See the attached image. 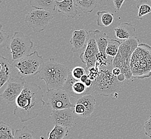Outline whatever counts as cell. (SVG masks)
I'll return each instance as SVG.
<instances>
[{"label":"cell","mask_w":151,"mask_h":139,"mask_svg":"<svg viewBox=\"0 0 151 139\" xmlns=\"http://www.w3.org/2000/svg\"><path fill=\"white\" fill-rule=\"evenodd\" d=\"M9 38V35L6 32L3 30L2 25H0V44L2 46L3 44L6 42Z\"/></svg>","instance_id":"4dcf8cb0"},{"label":"cell","mask_w":151,"mask_h":139,"mask_svg":"<svg viewBox=\"0 0 151 139\" xmlns=\"http://www.w3.org/2000/svg\"><path fill=\"white\" fill-rule=\"evenodd\" d=\"M88 40L87 46L84 52L79 56V58L81 62L86 64L87 70L95 67L96 62V57L99 53L98 47L96 44L94 36V31L90 30L88 31Z\"/></svg>","instance_id":"8fae6325"},{"label":"cell","mask_w":151,"mask_h":139,"mask_svg":"<svg viewBox=\"0 0 151 139\" xmlns=\"http://www.w3.org/2000/svg\"><path fill=\"white\" fill-rule=\"evenodd\" d=\"M113 1L114 4L115 9L118 11H120L122 5L125 0H113Z\"/></svg>","instance_id":"d6a6232c"},{"label":"cell","mask_w":151,"mask_h":139,"mask_svg":"<svg viewBox=\"0 0 151 139\" xmlns=\"http://www.w3.org/2000/svg\"><path fill=\"white\" fill-rule=\"evenodd\" d=\"M100 69V68L95 66L88 70V75H89V78L92 79L93 80H94L99 75Z\"/></svg>","instance_id":"f1b7e54d"},{"label":"cell","mask_w":151,"mask_h":139,"mask_svg":"<svg viewBox=\"0 0 151 139\" xmlns=\"http://www.w3.org/2000/svg\"><path fill=\"white\" fill-rule=\"evenodd\" d=\"M0 88L11 79L14 66L10 64L7 58L3 56L0 57Z\"/></svg>","instance_id":"2e32d148"},{"label":"cell","mask_w":151,"mask_h":139,"mask_svg":"<svg viewBox=\"0 0 151 139\" xmlns=\"http://www.w3.org/2000/svg\"><path fill=\"white\" fill-rule=\"evenodd\" d=\"M130 68L132 78L144 79L151 77V47L147 44H138L131 57Z\"/></svg>","instance_id":"277c9868"},{"label":"cell","mask_w":151,"mask_h":139,"mask_svg":"<svg viewBox=\"0 0 151 139\" xmlns=\"http://www.w3.org/2000/svg\"><path fill=\"white\" fill-rule=\"evenodd\" d=\"M88 32L85 29L75 30L73 33L72 37L70 39L71 44V52H79L84 50L87 46L88 40Z\"/></svg>","instance_id":"5bb4252c"},{"label":"cell","mask_w":151,"mask_h":139,"mask_svg":"<svg viewBox=\"0 0 151 139\" xmlns=\"http://www.w3.org/2000/svg\"><path fill=\"white\" fill-rule=\"evenodd\" d=\"M76 6L85 15L90 14L97 6L98 0H75Z\"/></svg>","instance_id":"44dd1931"},{"label":"cell","mask_w":151,"mask_h":139,"mask_svg":"<svg viewBox=\"0 0 151 139\" xmlns=\"http://www.w3.org/2000/svg\"><path fill=\"white\" fill-rule=\"evenodd\" d=\"M121 43L122 42L116 39H109L106 48V54L108 56L114 58L119 52Z\"/></svg>","instance_id":"d4e9b609"},{"label":"cell","mask_w":151,"mask_h":139,"mask_svg":"<svg viewBox=\"0 0 151 139\" xmlns=\"http://www.w3.org/2000/svg\"><path fill=\"white\" fill-rule=\"evenodd\" d=\"M62 88L67 92L70 97H73L74 99H78L82 96L93 93L91 88H87L84 83L76 80L71 75V71Z\"/></svg>","instance_id":"7c38bea8"},{"label":"cell","mask_w":151,"mask_h":139,"mask_svg":"<svg viewBox=\"0 0 151 139\" xmlns=\"http://www.w3.org/2000/svg\"><path fill=\"white\" fill-rule=\"evenodd\" d=\"M56 8L58 12L70 18H74L78 14L77 8L74 0H63L56 1Z\"/></svg>","instance_id":"9a60e30c"},{"label":"cell","mask_w":151,"mask_h":139,"mask_svg":"<svg viewBox=\"0 0 151 139\" xmlns=\"http://www.w3.org/2000/svg\"><path fill=\"white\" fill-rule=\"evenodd\" d=\"M76 103H81L85 107L86 111L83 116L84 118L90 117L95 110L96 99L91 94L85 95L78 99H75V103L73 104L75 105Z\"/></svg>","instance_id":"ac0fdd59"},{"label":"cell","mask_w":151,"mask_h":139,"mask_svg":"<svg viewBox=\"0 0 151 139\" xmlns=\"http://www.w3.org/2000/svg\"><path fill=\"white\" fill-rule=\"evenodd\" d=\"M52 19L53 15L52 12L35 9L27 13L25 21L27 27L31 28L35 33H39L45 31Z\"/></svg>","instance_id":"ba28073f"},{"label":"cell","mask_w":151,"mask_h":139,"mask_svg":"<svg viewBox=\"0 0 151 139\" xmlns=\"http://www.w3.org/2000/svg\"><path fill=\"white\" fill-rule=\"evenodd\" d=\"M44 64L43 57L37 51L30 53L23 58L13 61L12 65L22 77L37 75Z\"/></svg>","instance_id":"8992f818"},{"label":"cell","mask_w":151,"mask_h":139,"mask_svg":"<svg viewBox=\"0 0 151 139\" xmlns=\"http://www.w3.org/2000/svg\"><path fill=\"white\" fill-rule=\"evenodd\" d=\"M114 14L106 11H99L97 12L96 24L100 27L110 26L114 21Z\"/></svg>","instance_id":"7402d4cb"},{"label":"cell","mask_w":151,"mask_h":139,"mask_svg":"<svg viewBox=\"0 0 151 139\" xmlns=\"http://www.w3.org/2000/svg\"><path fill=\"white\" fill-rule=\"evenodd\" d=\"M88 78H89V75H88V73H86L84 75L81 77V78L80 79V81H81L83 83H85Z\"/></svg>","instance_id":"d590c367"},{"label":"cell","mask_w":151,"mask_h":139,"mask_svg":"<svg viewBox=\"0 0 151 139\" xmlns=\"http://www.w3.org/2000/svg\"><path fill=\"white\" fill-rule=\"evenodd\" d=\"M115 37L121 40H126L135 37L136 29L133 25L129 23H123L119 24L114 29Z\"/></svg>","instance_id":"e0dca14e"},{"label":"cell","mask_w":151,"mask_h":139,"mask_svg":"<svg viewBox=\"0 0 151 139\" xmlns=\"http://www.w3.org/2000/svg\"><path fill=\"white\" fill-rule=\"evenodd\" d=\"M150 1H151V0H150Z\"/></svg>","instance_id":"f35d334b"},{"label":"cell","mask_w":151,"mask_h":139,"mask_svg":"<svg viewBox=\"0 0 151 139\" xmlns=\"http://www.w3.org/2000/svg\"><path fill=\"white\" fill-rule=\"evenodd\" d=\"M134 1H139V0H134Z\"/></svg>","instance_id":"74e56055"},{"label":"cell","mask_w":151,"mask_h":139,"mask_svg":"<svg viewBox=\"0 0 151 139\" xmlns=\"http://www.w3.org/2000/svg\"><path fill=\"white\" fill-rule=\"evenodd\" d=\"M43 97V92L39 86L26 82L22 92L16 99L14 115L23 123L37 118L46 104Z\"/></svg>","instance_id":"6da1fadb"},{"label":"cell","mask_w":151,"mask_h":139,"mask_svg":"<svg viewBox=\"0 0 151 139\" xmlns=\"http://www.w3.org/2000/svg\"><path fill=\"white\" fill-rule=\"evenodd\" d=\"M113 67L111 63L108 66L100 68L98 77L94 80L93 86L91 87L92 92L104 96L118 97L121 85L117 77L112 73Z\"/></svg>","instance_id":"3957f363"},{"label":"cell","mask_w":151,"mask_h":139,"mask_svg":"<svg viewBox=\"0 0 151 139\" xmlns=\"http://www.w3.org/2000/svg\"><path fill=\"white\" fill-rule=\"evenodd\" d=\"M47 104L52 110H61L73 107L75 105L70 101V96L63 88L47 90Z\"/></svg>","instance_id":"9c48e42d"},{"label":"cell","mask_w":151,"mask_h":139,"mask_svg":"<svg viewBox=\"0 0 151 139\" xmlns=\"http://www.w3.org/2000/svg\"><path fill=\"white\" fill-rule=\"evenodd\" d=\"M94 36L98 47L99 54L105 58H108L109 56L106 54V48L109 40L108 36L106 33L102 32L99 29L94 30Z\"/></svg>","instance_id":"d6986e66"},{"label":"cell","mask_w":151,"mask_h":139,"mask_svg":"<svg viewBox=\"0 0 151 139\" xmlns=\"http://www.w3.org/2000/svg\"><path fill=\"white\" fill-rule=\"evenodd\" d=\"M144 128L145 130L146 135L151 138V115L150 118L145 123Z\"/></svg>","instance_id":"1f68e13d"},{"label":"cell","mask_w":151,"mask_h":139,"mask_svg":"<svg viewBox=\"0 0 151 139\" xmlns=\"http://www.w3.org/2000/svg\"><path fill=\"white\" fill-rule=\"evenodd\" d=\"M139 42V39L136 37L123 41L117 54L112 59L111 63L114 67H119L121 70L126 79L132 78L130 62L132 55L138 46Z\"/></svg>","instance_id":"5b68a950"},{"label":"cell","mask_w":151,"mask_h":139,"mask_svg":"<svg viewBox=\"0 0 151 139\" xmlns=\"http://www.w3.org/2000/svg\"><path fill=\"white\" fill-rule=\"evenodd\" d=\"M26 82L24 77L19 75L12 78L8 82L1 97L9 104L16 103V99L22 92Z\"/></svg>","instance_id":"30bf717a"},{"label":"cell","mask_w":151,"mask_h":139,"mask_svg":"<svg viewBox=\"0 0 151 139\" xmlns=\"http://www.w3.org/2000/svg\"><path fill=\"white\" fill-rule=\"evenodd\" d=\"M117 79L119 80V81H120V82H123L126 79L125 75H124L123 73H121V75H119L118 77H117Z\"/></svg>","instance_id":"8d00e7d4"},{"label":"cell","mask_w":151,"mask_h":139,"mask_svg":"<svg viewBox=\"0 0 151 139\" xmlns=\"http://www.w3.org/2000/svg\"><path fill=\"white\" fill-rule=\"evenodd\" d=\"M69 132V128L55 125L52 130L47 133L48 139H64Z\"/></svg>","instance_id":"603a6c76"},{"label":"cell","mask_w":151,"mask_h":139,"mask_svg":"<svg viewBox=\"0 0 151 139\" xmlns=\"http://www.w3.org/2000/svg\"><path fill=\"white\" fill-rule=\"evenodd\" d=\"M74 107L61 110H52L50 115L51 121L55 125L68 128L73 127L75 120Z\"/></svg>","instance_id":"4fadbf2b"},{"label":"cell","mask_w":151,"mask_h":139,"mask_svg":"<svg viewBox=\"0 0 151 139\" xmlns=\"http://www.w3.org/2000/svg\"><path fill=\"white\" fill-rule=\"evenodd\" d=\"M71 73L73 77L77 80H80L81 77L84 75L85 74H86L84 69L81 67H74L71 71Z\"/></svg>","instance_id":"83f0119b"},{"label":"cell","mask_w":151,"mask_h":139,"mask_svg":"<svg viewBox=\"0 0 151 139\" xmlns=\"http://www.w3.org/2000/svg\"><path fill=\"white\" fill-rule=\"evenodd\" d=\"M34 44L29 36L18 31L14 33L7 49L10 50L14 61L29 54Z\"/></svg>","instance_id":"52a82bcc"},{"label":"cell","mask_w":151,"mask_h":139,"mask_svg":"<svg viewBox=\"0 0 151 139\" xmlns=\"http://www.w3.org/2000/svg\"><path fill=\"white\" fill-rule=\"evenodd\" d=\"M84 84L86 86L87 88H91V87L93 86V84H94V80L89 78L87 79L86 81L85 82Z\"/></svg>","instance_id":"e575fe53"},{"label":"cell","mask_w":151,"mask_h":139,"mask_svg":"<svg viewBox=\"0 0 151 139\" xmlns=\"http://www.w3.org/2000/svg\"><path fill=\"white\" fill-rule=\"evenodd\" d=\"M15 132L12 125L1 122L0 123V139H15Z\"/></svg>","instance_id":"cb8c5ba5"},{"label":"cell","mask_w":151,"mask_h":139,"mask_svg":"<svg viewBox=\"0 0 151 139\" xmlns=\"http://www.w3.org/2000/svg\"><path fill=\"white\" fill-rule=\"evenodd\" d=\"M112 73L115 77H118L122 73V71L121 70L119 67H113L112 69Z\"/></svg>","instance_id":"836d02e7"},{"label":"cell","mask_w":151,"mask_h":139,"mask_svg":"<svg viewBox=\"0 0 151 139\" xmlns=\"http://www.w3.org/2000/svg\"><path fill=\"white\" fill-rule=\"evenodd\" d=\"M70 70L68 67L50 58L44 63L40 71L38 72V79L44 80L47 90L62 88L67 81Z\"/></svg>","instance_id":"7a4b0ae2"},{"label":"cell","mask_w":151,"mask_h":139,"mask_svg":"<svg viewBox=\"0 0 151 139\" xmlns=\"http://www.w3.org/2000/svg\"><path fill=\"white\" fill-rule=\"evenodd\" d=\"M138 13L137 19L139 20L143 19V17L151 13V4L147 0H142L137 5Z\"/></svg>","instance_id":"484cf974"},{"label":"cell","mask_w":151,"mask_h":139,"mask_svg":"<svg viewBox=\"0 0 151 139\" xmlns=\"http://www.w3.org/2000/svg\"><path fill=\"white\" fill-rule=\"evenodd\" d=\"M35 132L26 126L15 131V139H35Z\"/></svg>","instance_id":"4316f807"},{"label":"cell","mask_w":151,"mask_h":139,"mask_svg":"<svg viewBox=\"0 0 151 139\" xmlns=\"http://www.w3.org/2000/svg\"><path fill=\"white\" fill-rule=\"evenodd\" d=\"M74 111L75 114L83 117L85 113L86 109L83 104L81 103H76L74 107Z\"/></svg>","instance_id":"f546056e"},{"label":"cell","mask_w":151,"mask_h":139,"mask_svg":"<svg viewBox=\"0 0 151 139\" xmlns=\"http://www.w3.org/2000/svg\"><path fill=\"white\" fill-rule=\"evenodd\" d=\"M56 0H29V4L35 9L54 11L56 8Z\"/></svg>","instance_id":"ffe728a7"}]
</instances>
